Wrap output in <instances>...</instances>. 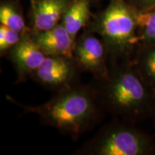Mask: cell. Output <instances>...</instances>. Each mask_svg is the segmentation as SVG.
I'll list each match as a JSON object with an SVG mask.
<instances>
[{
    "label": "cell",
    "instance_id": "1",
    "mask_svg": "<svg viewBox=\"0 0 155 155\" xmlns=\"http://www.w3.org/2000/svg\"><path fill=\"white\" fill-rule=\"evenodd\" d=\"M7 98L22 108L23 114H35L42 125L55 128L74 141L101 123L106 114L91 83H80L54 93L40 105H25L9 96Z\"/></svg>",
    "mask_w": 155,
    "mask_h": 155
},
{
    "label": "cell",
    "instance_id": "2",
    "mask_svg": "<svg viewBox=\"0 0 155 155\" xmlns=\"http://www.w3.org/2000/svg\"><path fill=\"white\" fill-rule=\"evenodd\" d=\"M91 84L105 113L133 124L151 117L155 95L137 71L132 58L110 65L105 77L93 78Z\"/></svg>",
    "mask_w": 155,
    "mask_h": 155
},
{
    "label": "cell",
    "instance_id": "3",
    "mask_svg": "<svg viewBox=\"0 0 155 155\" xmlns=\"http://www.w3.org/2000/svg\"><path fill=\"white\" fill-rule=\"evenodd\" d=\"M84 30L98 35L107 46L109 66L131 59L139 45L138 11L125 0H110Z\"/></svg>",
    "mask_w": 155,
    "mask_h": 155
},
{
    "label": "cell",
    "instance_id": "4",
    "mask_svg": "<svg viewBox=\"0 0 155 155\" xmlns=\"http://www.w3.org/2000/svg\"><path fill=\"white\" fill-rule=\"evenodd\" d=\"M74 154L155 155V139L136 124L114 117Z\"/></svg>",
    "mask_w": 155,
    "mask_h": 155
},
{
    "label": "cell",
    "instance_id": "5",
    "mask_svg": "<svg viewBox=\"0 0 155 155\" xmlns=\"http://www.w3.org/2000/svg\"><path fill=\"white\" fill-rule=\"evenodd\" d=\"M83 30L75 40L73 59L82 73H90L95 79L103 78L110 67L107 46L96 34Z\"/></svg>",
    "mask_w": 155,
    "mask_h": 155
},
{
    "label": "cell",
    "instance_id": "6",
    "mask_svg": "<svg viewBox=\"0 0 155 155\" xmlns=\"http://www.w3.org/2000/svg\"><path fill=\"white\" fill-rule=\"evenodd\" d=\"M81 73L73 58L46 56L30 79L55 93L80 83Z\"/></svg>",
    "mask_w": 155,
    "mask_h": 155
},
{
    "label": "cell",
    "instance_id": "7",
    "mask_svg": "<svg viewBox=\"0 0 155 155\" xmlns=\"http://www.w3.org/2000/svg\"><path fill=\"white\" fill-rule=\"evenodd\" d=\"M5 57L11 62L16 72L15 83H22L30 78L32 73L43 63L46 55L34 41L30 32L25 35Z\"/></svg>",
    "mask_w": 155,
    "mask_h": 155
},
{
    "label": "cell",
    "instance_id": "8",
    "mask_svg": "<svg viewBox=\"0 0 155 155\" xmlns=\"http://www.w3.org/2000/svg\"><path fill=\"white\" fill-rule=\"evenodd\" d=\"M72 0H32L30 11L31 32L50 30L61 24Z\"/></svg>",
    "mask_w": 155,
    "mask_h": 155
},
{
    "label": "cell",
    "instance_id": "9",
    "mask_svg": "<svg viewBox=\"0 0 155 155\" xmlns=\"http://www.w3.org/2000/svg\"><path fill=\"white\" fill-rule=\"evenodd\" d=\"M31 36L46 56L73 58L75 41L62 22L50 30L31 32Z\"/></svg>",
    "mask_w": 155,
    "mask_h": 155
},
{
    "label": "cell",
    "instance_id": "10",
    "mask_svg": "<svg viewBox=\"0 0 155 155\" xmlns=\"http://www.w3.org/2000/svg\"><path fill=\"white\" fill-rule=\"evenodd\" d=\"M93 0H72L62 20L63 24L73 40L84 30L91 20L93 15L91 10Z\"/></svg>",
    "mask_w": 155,
    "mask_h": 155
},
{
    "label": "cell",
    "instance_id": "11",
    "mask_svg": "<svg viewBox=\"0 0 155 155\" xmlns=\"http://www.w3.org/2000/svg\"><path fill=\"white\" fill-rule=\"evenodd\" d=\"M132 62L139 75L155 95V45L137 46Z\"/></svg>",
    "mask_w": 155,
    "mask_h": 155
},
{
    "label": "cell",
    "instance_id": "12",
    "mask_svg": "<svg viewBox=\"0 0 155 155\" xmlns=\"http://www.w3.org/2000/svg\"><path fill=\"white\" fill-rule=\"evenodd\" d=\"M0 24L23 35L30 33L25 22L20 0H3L0 4Z\"/></svg>",
    "mask_w": 155,
    "mask_h": 155
},
{
    "label": "cell",
    "instance_id": "13",
    "mask_svg": "<svg viewBox=\"0 0 155 155\" xmlns=\"http://www.w3.org/2000/svg\"><path fill=\"white\" fill-rule=\"evenodd\" d=\"M139 45H155V7L144 12L138 11Z\"/></svg>",
    "mask_w": 155,
    "mask_h": 155
},
{
    "label": "cell",
    "instance_id": "14",
    "mask_svg": "<svg viewBox=\"0 0 155 155\" xmlns=\"http://www.w3.org/2000/svg\"><path fill=\"white\" fill-rule=\"evenodd\" d=\"M23 35L0 24V55L5 57L12 48L21 41Z\"/></svg>",
    "mask_w": 155,
    "mask_h": 155
},
{
    "label": "cell",
    "instance_id": "15",
    "mask_svg": "<svg viewBox=\"0 0 155 155\" xmlns=\"http://www.w3.org/2000/svg\"><path fill=\"white\" fill-rule=\"evenodd\" d=\"M127 3L139 12L149 10L155 7V0H125Z\"/></svg>",
    "mask_w": 155,
    "mask_h": 155
},
{
    "label": "cell",
    "instance_id": "16",
    "mask_svg": "<svg viewBox=\"0 0 155 155\" xmlns=\"http://www.w3.org/2000/svg\"><path fill=\"white\" fill-rule=\"evenodd\" d=\"M151 119L152 120L153 122V125H154V127L155 128V107L154 108V111H153L152 115H151Z\"/></svg>",
    "mask_w": 155,
    "mask_h": 155
},
{
    "label": "cell",
    "instance_id": "17",
    "mask_svg": "<svg viewBox=\"0 0 155 155\" xmlns=\"http://www.w3.org/2000/svg\"><path fill=\"white\" fill-rule=\"evenodd\" d=\"M31 1H32V0H30V2H31Z\"/></svg>",
    "mask_w": 155,
    "mask_h": 155
}]
</instances>
